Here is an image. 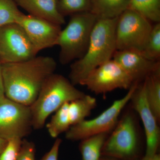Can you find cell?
I'll return each instance as SVG.
<instances>
[{
	"mask_svg": "<svg viewBox=\"0 0 160 160\" xmlns=\"http://www.w3.org/2000/svg\"><path fill=\"white\" fill-rule=\"evenodd\" d=\"M57 64L53 58L36 56L22 62L2 64L5 96L30 106L36 99L43 84L54 73Z\"/></svg>",
	"mask_w": 160,
	"mask_h": 160,
	"instance_id": "cell-1",
	"label": "cell"
},
{
	"mask_svg": "<svg viewBox=\"0 0 160 160\" xmlns=\"http://www.w3.org/2000/svg\"><path fill=\"white\" fill-rule=\"evenodd\" d=\"M118 18L97 20L85 54L71 65L69 79L74 86L81 85L92 71L112 59L116 51L115 29Z\"/></svg>",
	"mask_w": 160,
	"mask_h": 160,
	"instance_id": "cell-2",
	"label": "cell"
},
{
	"mask_svg": "<svg viewBox=\"0 0 160 160\" xmlns=\"http://www.w3.org/2000/svg\"><path fill=\"white\" fill-rule=\"evenodd\" d=\"M85 95L63 76L52 74L44 83L36 99L30 106L32 128L36 129L42 128L49 116L65 103Z\"/></svg>",
	"mask_w": 160,
	"mask_h": 160,
	"instance_id": "cell-3",
	"label": "cell"
},
{
	"mask_svg": "<svg viewBox=\"0 0 160 160\" xmlns=\"http://www.w3.org/2000/svg\"><path fill=\"white\" fill-rule=\"evenodd\" d=\"M97 19L90 12L72 15L68 25L61 30L57 42L56 46L60 48L61 64L66 65L85 54Z\"/></svg>",
	"mask_w": 160,
	"mask_h": 160,
	"instance_id": "cell-4",
	"label": "cell"
},
{
	"mask_svg": "<svg viewBox=\"0 0 160 160\" xmlns=\"http://www.w3.org/2000/svg\"><path fill=\"white\" fill-rule=\"evenodd\" d=\"M152 28L149 20L131 9H126L117 22L116 50H132L142 53Z\"/></svg>",
	"mask_w": 160,
	"mask_h": 160,
	"instance_id": "cell-5",
	"label": "cell"
},
{
	"mask_svg": "<svg viewBox=\"0 0 160 160\" xmlns=\"http://www.w3.org/2000/svg\"><path fill=\"white\" fill-rule=\"evenodd\" d=\"M138 85V82L133 83L124 97L115 101L109 108L97 117L91 120H84L71 126L66 132V138L79 141L94 135L108 133L116 126L120 113L131 100Z\"/></svg>",
	"mask_w": 160,
	"mask_h": 160,
	"instance_id": "cell-6",
	"label": "cell"
},
{
	"mask_svg": "<svg viewBox=\"0 0 160 160\" xmlns=\"http://www.w3.org/2000/svg\"><path fill=\"white\" fill-rule=\"evenodd\" d=\"M32 128L30 106L17 102L6 96L0 100V138L7 141L23 139Z\"/></svg>",
	"mask_w": 160,
	"mask_h": 160,
	"instance_id": "cell-7",
	"label": "cell"
},
{
	"mask_svg": "<svg viewBox=\"0 0 160 160\" xmlns=\"http://www.w3.org/2000/svg\"><path fill=\"white\" fill-rule=\"evenodd\" d=\"M34 48L22 27L17 23L0 27V62H17L37 56Z\"/></svg>",
	"mask_w": 160,
	"mask_h": 160,
	"instance_id": "cell-8",
	"label": "cell"
},
{
	"mask_svg": "<svg viewBox=\"0 0 160 160\" xmlns=\"http://www.w3.org/2000/svg\"><path fill=\"white\" fill-rule=\"evenodd\" d=\"M134 82L116 62L111 59L92 71L81 85L96 94H105L116 89H129Z\"/></svg>",
	"mask_w": 160,
	"mask_h": 160,
	"instance_id": "cell-9",
	"label": "cell"
},
{
	"mask_svg": "<svg viewBox=\"0 0 160 160\" xmlns=\"http://www.w3.org/2000/svg\"><path fill=\"white\" fill-rule=\"evenodd\" d=\"M114 131L103 147L107 155L120 158L131 157L137 148L138 136L133 118L125 115L117 124Z\"/></svg>",
	"mask_w": 160,
	"mask_h": 160,
	"instance_id": "cell-10",
	"label": "cell"
},
{
	"mask_svg": "<svg viewBox=\"0 0 160 160\" xmlns=\"http://www.w3.org/2000/svg\"><path fill=\"white\" fill-rule=\"evenodd\" d=\"M16 23L22 27L38 52L56 46L62 30L61 26L23 13Z\"/></svg>",
	"mask_w": 160,
	"mask_h": 160,
	"instance_id": "cell-11",
	"label": "cell"
},
{
	"mask_svg": "<svg viewBox=\"0 0 160 160\" xmlns=\"http://www.w3.org/2000/svg\"><path fill=\"white\" fill-rule=\"evenodd\" d=\"M135 110L139 115L143 123L146 140L145 156L151 158L156 153L160 141L158 122L149 107L146 98V85L145 81L138 86L131 99Z\"/></svg>",
	"mask_w": 160,
	"mask_h": 160,
	"instance_id": "cell-12",
	"label": "cell"
},
{
	"mask_svg": "<svg viewBox=\"0 0 160 160\" xmlns=\"http://www.w3.org/2000/svg\"><path fill=\"white\" fill-rule=\"evenodd\" d=\"M112 59L138 82L160 67L159 61H151L142 53L132 50H116Z\"/></svg>",
	"mask_w": 160,
	"mask_h": 160,
	"instance_id": "cell-13",
	"label": "cell"
},
{
	"mask_svg": "<svg viewBox=\"0 0 160 160\" xmlns=\"http://www.w3.org/2000/svg\"><path fill=\"white\" fill-rule=\"evenodd\" d=\"M18 6L29 15L57 25L65 24L64 17L58 9L59 0H14Z\"/></svg>",
	"mask_w": 160,
	"mask_h": 160,
	"instance_id": "cell-14",
	"label": "cell"
},
{
	"mask_svg": "<svg viewBox=\"0 0 160 160\" xmlns=\"http://www.w3.org/2000/svg\"><path fill=\"white\" fill-rule=\"evenodd\" d=\"M130 0H91L90 12L98 19L118 17L128 9Z\"/></svg>",
	"mask_w": 160,
	"mask_h": 160,
	"instance_id": "cell-15",
	"label": "cell"
},
{
	"mask_svg": "<svg viewBox=\"0 0 160 160\" xmlns=\"http://www.w3.org/2000/svg\"><path fill=\"white\" fill-rule=\"evenodd\" d=\"M96 105L95 98L86 94L83 97L69 102L68 114L71 126L86 120Z\"/></svg>",
	"mask_w": 160,
	"mask_h": 160,
	"instance_id": "cell-16",
	"label": "cell"
},
{
	"mask_svg": "<svg viewBox=\"0 0 160 160\" xmlns=\"http://www.w3.org/2000/svg\"><path fill=\"white\" fill-rule=\"evenodd\" d=\"M146 85V98L149 107L158 121L160 118V68L144 80Z\"/></svg>",
	"mask_w": 160,
	"mask_h": 160,
	"instance_id": "cell-17",
	"label": "cell"
},
{
	"mask_svg": "<svg viewBox=\"0 0 160 160\" xmlns=\"http://www.w3.org/2000/svg\"><path fill=\"white\" fill-rule=\"evenodd\" d=\"M108 133H101L82 140L80 149L82 160H100Z\"/></svg>",
	"mask_w": 160,
	"mask_h": 160,
	"instance_id": "cell-18",
	"label": "cell"
},
{
	"mask_svg": "<svg viewBox=\"0 0 160 160\" xmlns=\"http://www.w3.org/2000/svg\"><path fill=\"white\" fill-rule=\"evenodd\" d=\"M128 9L136 12L150 22H160V0H130Z\"/></svg>",
	"mask_w": 160,
	"mask_h": 160,
	"instance_id": "cell-19",
	"label": "cell"
},
{
	"mask_svg": "<svg viewBox=\"0 0 160 160\" xmlns=\"http://www.w3.org/2000/svg\"><path fill=\"white\" fill-rule=\"evenodd\" d=\"M69 103H65L58 109L46 125L51 137L57 138L61 133L68 131L71 127L68 114Z\"/></svg>",
	"mask_w": 160,
	"mask_h": 160,
	"instance_id": "cell-20",
	"label": "cell"
},
{
	"mask_svg": "<svg viewBox=\"0 0 160 160\" xmlns=\"http://www.w3.org/2000/svg\"><path fill=\"white\" fill-rule=\"evenodd\" d=\"M143 56L152 61H159L160 58V23L152 26V29L142 52Z\"/></svg>",
	"mask_w": 160,
	"mask_h": 160,
	"instance_id": "cell-21",
	"label": "cell"
},
{
	"mask_svg": "<svg viewBox=\"0 0 160 160\" xmlns=\"http://www.w3.org/2000/svg\"><path fill=\"white\" fill-rule=\"evenodd\" d=\"M22 13L14 0H0V27L16 23Z\"/></svg>",
	"mask_w": 160,
	"mask_h": 160,
	"instance_id": "cell-22",
	"label": "cell"
},
{
	"mask_svg": "<svg viewBox=\"0 0 160 160\" xmlns=\"http://www.w3.org/2000/svg\"><path fill=\"white\" fill-rule=\"evenodd\" d=\"M91 0H59L58 9L63 16L90 12Z\"/></svg>",
	"mask_w": 160,
	"mask_h": 160,
	"instance_id": "cell-23",
	"label": "cell"
},
{
	"mask_svg": "<svg viewBox=\"0 0 160 160\" xmlns=\"http://www.w3.org/2000/svg\"><path fill=\"white\" fill-rule=\"evenodd\" d=\"M22 141L19 138L8 140L6 147L0 154V160H16Z\"/></svg>",
	"mask_w": 160,
	"mask_h": 160,
	"instance_id": "cell-24",
	"label": "cell"
},
{
	"mask_svg": "<svg viewBox=\"0 0 160 160\" xmlns=\"http://www.w3.org/2000/svg\"><path fill=\"white\" fill-rule=\"evenodd\" d=\"M36 148L34 143L22 139L16 160H35Z\"/></svg>",
	"mask_w": 160,
	"mask_h": 160,
	"instance_id": "cell-25",
	"label": "cell"
},
{
	"mask_svg": "<svg viewBox=\"0 0 160 160\" xmlns=\"http://www.w3.org/2000/svg\"><path fill=\"white\" fill-rule=\"evenodd\" d=\"M62 142L61 139H57L49 151L46 153L41 160H58L59 151Z\"/></svg>",
	"mask_w": 160,
	"mask_h": 160,
	"instance_id": "cell-26",
	"label": "cell"
},
{
	"mask_svg": "<svg viewBox=\"0 0 160 160\" xmlns=\"http://www.w3.org/2000/svg\"><path fill=\"white\" fill-rule=\"evenodd\" d=\"M5 97L3 85L2 75V63L0 62V100Z\"/></svg>",
	"mask_w": 160,
	"mask_h": 160,
	"instance_id": "cell-27",
	"label": "cell"
},
{
	"mask_svg": "<svg viewBox=\"0 0 160 160\" xmlns=\"http://www.w3.org/2000/svg\"><path fill=\"white\" fill-rule=\"evenodd\" d=\"M8 143V141L0 138V154L5 149Z\"/></svg>",
	"mask_w": 160,
	"mask_h": 160,
	"instance_id": "cell-28",
	"label": "cell"
},
{
	"mask_svg": "<svg viewBox=\"0 0 160 160\" xmlns=\"http://www.w3.org/2000/svg\"><path fill=\"white\" fill-rule=\"evenodd\" d=\"M149 158H150V160H160V156L159 155L156 153L153 156Z\"/></svg>",
	"mask_w": 160,
	"mask_h": 160,
	"instance_id": "cell-29",
	"label": "cell"
},
{
	"mask_svg": "<svg viewBox=\"0 0 160 160\" xmlns=\"http://www.w3.org/2000/svg\"><path fill=\"white\" fill-rule=\"evenodd\" d=\"M141 160H150V158L148 157H146L145 156V157L143 158Z\"/></svg>",
	"mask_w": 160,
	"mask_h": 160,
	"instance_id": "cell-30",
	"label": "cell"
}]
</instances>
